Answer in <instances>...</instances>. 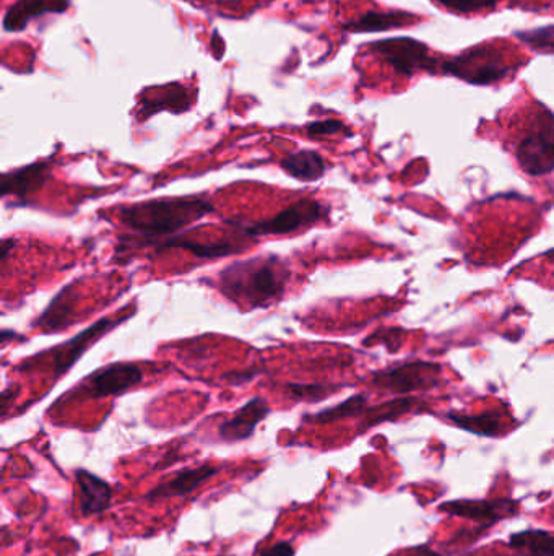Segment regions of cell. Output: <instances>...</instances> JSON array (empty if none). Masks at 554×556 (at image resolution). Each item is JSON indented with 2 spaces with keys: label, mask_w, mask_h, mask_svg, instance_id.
<instances>
[{
  "label": "cell",
  "mask_w": 554,
  "mask_h": 556,
  "mask_svg": "<svg viewBox=\"0 0 554 556\" xmlns=\"http://www.w3.org/2000/svg\"><path fill=\"white\" fill-rule=\"evenodd\" d=\"M546 259H550L551 262H554V249L553 251H548L545 254Z\"/></svg>",
  "instance_id": "cell-35"
},
{
  "label": "cell",
  "mask_w": 554,
  "mask_h": 556,
  "mask_svg": "<svg viewBox=\"0 0 554 556\" xmlns=\"http://www.w3.org/2000/svg\"><path fill=\"white\" fill-rule=\"evenodd\" d=\"M282 170L291 178L312 183L325 174V160L314 150H299L280 161Z\"/></svg>",
  "instance_id": "cell-19"
},
{
  "label": "cell",
  "mask_w": 554,
  "mask_h": 556,
  "mask_svg": "<svg viewBox=\"0 0 554 556\" xmlns=\"http://www.w3.org/2000/svg\"><path fill=\"white\" fill-rule=\"evenodd\" d=\"M259 556H295V548L290 542H277L262 548Z\"/></svg>",
  "instance_id": "cell-29"
},
{
  "label": "cell",
  "mask_w": 554,
  "mask_h": 556,
  "mask_svg": "<svg viewBox=\"0 0 554 556\" xmlns=\"http://www.w3.org/2000/svg\"><path fill=\"white\" fill-rule=\"evenodd\" d=\"M490 556H499V555H490Z\"/></svg>",
  "instance_id": "cell-37"
},
{
  "label": "cell",
  "mask_w": 554,
  "mask_h": 556,
  "mask_svg": "<svg viewBox=\"0 0 554 556\" xmlns=\"http://www.w3.org/2000/svg\"><path fill=\"white\" fill-rule=\"evenodd\" d=\"M340 132H348L347 127L342 121H337V119H325V121L311 122L306 126V134L311 137V139H319V137H324V135H334L340 134Z\"/></svg>",
  "instance_id": "cell-28"
},
{
  "label": "cell",
  "mask_w": 554,
  "mask_h": 556,
  "mask_svg": "<svg viewBox=\"0 0 554 556\" xmlns=\"http://www.w3.org/2000/svg\"><path fill=\"white\" fill-rule=\"evenodd\" d=\"M288 265L278 256H257L221 270L217 288L221 295L247 309L269 306L285 293Z\"/></svg>",
  "instance_id": "cell-1"
},
{
  "label": "cell",
  "mask_w": 554,
  "mask_h": 556,
  "mask_svg": "<svg viewBox=\"0 0 554 556\" xmlns=\"http://www.w3.org/2000/svg\"><path fill=\"white\" fill-rule=\"evenodd\" d=\"M416 405H418V400L403 397V399L390 400V402H386V404L366 409L363 423H361V431L369 430V428L381 425V423L384 422L397 420V418L402 417L405 413L412 412Z\"/></svg>",
  "instance_id": "cell-22"
},
{
  "label": "cell",
  "mask_w": 554,
  "mask_h": 556,
  "mask_svg": "<svg viewBox=\"0 0 554 556\" xmlns=\"http://www.w3.org/2000/svg\"><path fill=\"white\" fill-rule=\"evenodd\" d=\"M218 472H220L218 467L208 464L181 470L178 474L171 475L163 482L158 483L155 488L148 491L147 495L143 496V500L155 503V501L168 500V498L191 495L207 480L215 477Z\"/></svg>",
  "instance_id": "cell-13"
},
{
  "label": "cell",
  "mask_w": 554,
  "mask_h": 556,
  "mask_svg": "<svg viewBox=\"0 0 554 556\" xmlns=\"http://www.w3.org/2000/svg\"><path fill=\"white\" fill-rule=\"evenodd\" d=\"M168 248H181L191 251L195 256L200 257V259H217V257L231 256V254H236L238 251H243L244 246H239V244L233 243V241H210V243H204V241H195V239H182L179 236H173L171 239H165L163 243L160 244V251Z\"/></svg>",
  "instance_id": "cell-21"
},
{
  "label": "cell",
  "mask_w": 554,
  "mask_h": 556,
  "mask_svg": "<svg viewBox=\"0 0 554 556\" xmlns=\"http://www.w3.org/2000/svg\"><path fill=\"white\" fill-rule=\"evenodd\" d=\"M395 556H444L441 553L436 552L434 548L428 547V545H416V547L407 548L403 550L402 553Z\"/></svg>",
  "instance_id": "cell-30"
},
{
  "label": "cell",
  "mask_w": 554,
  "mask_h": 556,
  "mask_svg": "<svg viewBox=\"0 0 554 556\" xmlns=\"http://www.w3.org/2000/svg\"><path fill=\"white\" fill-rule=\"evenodd\" d=\"M516 70L517 67L507 62L499 49L477 46L441 62L439 74L452 75L470 85H493L507 79Z\"/></svg>",
  "instance_id": "cell-5"
},
{
  "label": "cell",
  "mask_w": 554,
  "mask_h": 556,
  "mask_svg": "<svg viewBox=\"0 0 554 556\" xmlns=\"http://www.w3.org/2000/svg\"><path fill=\"white\" fill-rule=\"evenodd\" d=\"M134 313L135 309L130 311V313L122 314V316L101 318L100 321L91 324L85 331L75 335V337L67 340L64 344L48 348V350L38 353L35 357L23 361L22 365L18 366V370H38L39 366H43L46 370L51 371L56 378H59L62 374L67 373L82 358L83 353L87 352L88 348L93 347L95 342H98L103 335L109 334L117 326H121L122 322L132 318Z\"/></svg>",
  "instance_id": "cell-3"
},
{
  "label": "cell",
  "mask_w": 554,
  "mask_h": 556,
  "mask_svg": "<svg viewBox=\"0 0 554 556\" xmlns=\"http://www.w3.org/2000/svg\"><path fill=\"white\" fill-rule=\"evenodd\" d=\"M327 215H329V207H325L321 202L314 199H301L277 213L275 217L246 223L238 228L249 238L290 235V233L322 222Z\"/></svg>",
  "instance_id": "cell-7"
},
{
  "label": "cell",
  "mask_w": 554,
  "mask_h": 556,
  "mask_svg": "<svg viewBox=\"0 0 554 556\" xmlns=\"http://www.w3.org/2000/svg\"><path fill=\"white\" fill-rule=\"evenodd\" d=\"M286 391L293 400L303 402H319L329 397V394L337 391L335 386H324V384H286Z\"/></svg>",
  "instance_id": "cell-26"
},
{
  "label": "cell",
  "mask_w": 554,
  "mask_h": 556,
  "mask_svg": "<svg viewBox=\"0 0 554 556\" xmlns=\"http://www.w3.org/2000/svg\"><path fill=\"white\" fill-rule=\"evenodd\" d=\"M18 391H20L18 387L13 391V386H10L2 392V405H0V409H2V415H4V417L7 410H9V400L12 399V396H17Z\"/></svg>",
  "instance_id": "cell-33"
},
{
  "label": "cell",
  "mask_w": 554,
  "mask_h": 556,
  "mask_svg": "<svg viewBox=\"0 0 554 556\" xmlns=\"http://www.w3.org/2000/svg\"><path fill=\"white\" fill-rule=\"evenodd\" d=\"M143 373L140 366L134 363H111L83 379L80 386L75 387L67 394L70 397H100L119 396L122 392L129 391L132 387L142 383Z\"/></svg>",
  "instance_id": "cell-8"
},
{
  "label": "cell",
  "mask_w": 554,
  "mask_h": 556,
  "mask_svg": "<svg viewBox=\"0 0 554 556\" xmlns=\"http://www.w3.org/2000/svg\"><path fill=\"white\" fill-rule=\"evenodd\" d=\"M78 295L75 292V282L62 288L61 292L54 296V300L49 303L48 308L44 309L43 314L38 316L33 327L44 332V334H54L62 332L74 322L75 303Z\"/></svg>",
  "instance_id": "cell-17"
},
{
  "label": "cell",
  "mask_w": 554,
  "mask_h": 556,
  "mask_svg": "<svg viewBox=\"0 0 554 556\" xmlns=\"http://www.w3.org/2000/svg\"><path fill=\"white\" fill-rule=\"evenodd\" d=\"M520 168L530 176H543L554 170V114L546 108L533 114L516 144Z\"/></svg>",
  "instance_id": "cell-4"
},
{
  "label": "cell",
  "mask_w": 554,
  "mask_h": 556,
  "mask_svg": "<svg viewBox=\"0 0 554 556\" xmlns=\"http://www.w3.org/2000/svg\"><path fill=\"white\" fill-rule=\"evenodd\" d=\"M374 56L384 64L392 67L395 74L402 77H413L416 72L436 74L441 72V61L431 54V49L421 41L413 38H390L369 44Z\"/></svg>",
  "instance_id": "cell-6"
},
{
  "label": "cell",
  "mask_w": 554,
  "mask_h": 556,
  "mask_svg": "<svg viewBox=\"0 0 554 556\" xmlns=\"http://www.w3.org/2000/svg\"><path fill=\"white\" fill-rule=\"evenodd\" d=\"M447 418L462 430L478 436L496 438L501 435L503 422L496 413H483V415H462V413H449Z\"/></svg>",
  "instance_id": "cell-23"
},
{
  "label": "cell",
  "mask_w": 554,
  "mask_h": 556,
  "mask_svg": "<svg viewBox=\"0 0 554 556\" xmlns=\"http://www.w3.org/2000/svg\"><path fill=\"white\" fill-rule=\"evenodd\" d=\"M454 14H477L483 10H494L501 0H433Z\"/></svg>",
  "instance_id": "cell-27"
},
{
  "label": "cell",
  "mask_w": 554,
  "mask_h": 556,
  "mask_svg": "<svg viewBox=\"0 0 554 556\" xmlns=\"http://www.w3.org/2000/svg\"><path fill=\"white\" fill-rule=\"evenodd\" d=\"M366 404H368L366 396L358 394V396L350 397V399L345 400L342 404L335 405V407L306 415L304 422L334 423L345 420V418L358 417V415H364V412H366Z\"/></svg>",
  "instance_id": "cell-24"
},
{
  "label": "cell",
  "mask_w": 554,
  "mask_h": 556,
  "mask_svg": "<svg viewBox=\"0 0 554 556\" xmlns=\"http://www.w3.org/2000/svg\"><path fill=\"white\" fill-rule=\"evenodd\" d=\"M72 7V0H17L5 12L2 27L7 33L26 30L36 18L62 15Z\"/></svg>",
  "instance_id": "cell-14"
},
{
  "label": "cell",
  "mask_w": 554,
  "mask_h": 556,
  "mask_svg": "<svg viewBox=\"0 0 554 556\" xmlns=\"http://www.w3.org/2000/svg\"><path fill=\"white\" fill-rule=\"evenodd\" d=\"M215 210L207 196L161 197L124 205L117 210L122 225L137 231L142 238L173 236L186 226L199 222ZM145 241V243H148ZM142 243V246L143 244Z\"/></svg>",
  "instance_id": "cell-2"
},
{
  "label": "cell",
  "mask_w": 554,
  "mask_h": 556,
  "mask_svg": "<svg viewBox=\"0 0 554 556\" xmlns=\"http://www.w3.org/2000/svg\"><path fill=\"white\" fill-rule=\"evenodd\" d=\"M192 106V93L187 88L182 87L181 83H168L161 87L147 88L142 93L139 101V119L147 121L153 114L161 111L181 114L189 111Z\"/></svg>",
  "instance_id": "cell-12"
},
{
  "label": "cell",
  "mask_w": 554,
  "mask_h": 556,
  "mask_svg": "<svg viewBox=\"0 0 554 556\" xmlns=\"http://www.w3.org/2000/svg\"><path fill=\"white\" fill-rule=\"evenodd\" d=\"M507 547L519 556H554V534L548 530H522L509 537Z\"/></svg>",
  "instance_id": "cell-20"
},
{
  "label": "cell",
  "mask_w": 554,
  "mask_h": 556,
  "mask_svg": "<svg viewBox=\"0 0 554 556\" xmlns=\"http://www.w3.org/2000/svg\"><path fill=\"white\" fill-rule=\"evenodd\" d=\"M269 413L270 407L267 400L262 397H254L234 413L230 420L221 423L220 430H218L220 438L226 443H236V441L251 438L257 425L264 422Z\"/></svg>",
  "instance_id": "cell-16"
},
{
  "label": "cell",
  "mask_w": 554,
  "mask_h": 556,
  "mask_svg": "<svg viewBox=\"0 0 554 556\" xmlns=\"http://www.w3.org/2000/svg\"><path fill=\"white\" fill-rule=\"evenodd\" d=\"M212 2H217V4H233L234 0H212Z\"/></svg>",
  "instance_id": "cell-36"
},
{
  "label": "cell",
  "mask_w": 554,
  "mask_h": 556,
  "mask_svg": "<svg viewBox=\"0 0 554 556\" xmlns=\"http://www.w3.org/2000/svg\"><path fill=\"white\" fill-rule=\"evenodd\" d=\"M51 170L52 157L35 161L17 170L7 171L0 176V196L2 199L13 196L18 200H25L48 183Z\"/></svg>",
  "instance_id": "cell-11"
},
{
  "label": "cell",
  "mask_w": 554,
  "mask_h": 556,
  "mask_svg": "<svg viewBox=\"0 0 554 556\" xmlns=\"http://www.w3.org/2000/svg\"><path fill=\"white\" fill-rule=\"evenodd\" d=\"M522 43L527 44L535 53H554V25L535 30L516 33Z\"/></svg>",
  "instance_id": "cell-25"
},
{
  "label": "cell",
  "mask_w": 554,
  "mask_h": 556,
  "mask_svg": "<svg viewBox=\"0 0 554 556\" xmlns=\"http://www.w3.org/2000/svg\"><path fill=\"white\" fill-rule=\"evenodd\" d=\"M439 511L447 516L464 517L486 530L494 524L519 514L520 503L511 498L498 500H454L439 504Z\"/></svg>",
  "instance_id": "cell-10"
},
{
  "label": "cell",
  "mask_w": 554,
  "mask_h": 556,
  "mask_svg": "<svg viewBox=\"0 0 554 556\" xmlns=\"http://www.w3.org/2000/svg\"><path fill=\"white\" fill-rule=\"evenodd\" d=\"M13 246H15V239H2V244H0V264L5 265V261H7V257H9Z\"/></svg>",
  "instance_id": "cell-32"
},
{
  "label": "cell",
  "mask_w": 554,
  "mask_h": 556,
  "mask_svg": "<svg viewBox=\"0 0 554 556\" xmlns=\"http://www.w3.org/2000/svg\"><path fill=\"white\" fill-rule=\"evenodd\" d=\"M257 374V370H251V371H246V373H231V374H226V378L230 379V383H233L234 379L239 378V376H241V379H239V384L241 383H246V381H251L252 378H254V376H256Z\"/></svg>",
  "instance_id": "cell-34"
},
{
  "label": "cell",
  "mask_w": 554,
  "mask_h": 556,
  "mask_svg": "<svg viewBox=\"0 0 554 556\" xmlns=\"http://www.w3.org/2000/svg\"><path fill=\"white\" fill-rule=\"evenodd\" d=\"M78 511L83 517L100 516L108 511L113 500V490L108 482L88 470H77Z\"/></svg>",
  "instance_id": "cell-15"
},
{
  "label": "cell",
  "mask_w": 554,
  "mask_h": 556,
  "mask_svg": "<svg viewBox=\"0 0 554 556\" xmlns=\"http://www.w3.org/2000/svg\"><path fill=\"white\" fill-rule=\"evenodd\" d=\"M413 20L415 17L407 12H366L350 22L343 23L342 30L348 33H381L407 27Z\"/></svg>",
  "instance_id": "cell-18"
},
{
  "label": "cell",
  "mask_w": 554,
  "mask_h": 556,
  "mask_svg": "<svg viewBox=\"0 0 554 556\" xmlns=\"http://www.w3.org/2000/svg\"><path fill=\"white\" fill-rule=\"evenodd\" d=\"M441 376V366L426 361L405 363L392 370L374 374L373 386L394 394H408L413 391H426L436 387Z\"/></svg>",
  "instance_id": "cell-9"
},
{
  "label": "cell",
  "mask_w": 554,
  "mask_h": 556,
  "mask_svg": "<svg viewBox=\"0 0 554 556\" xmlns=\"http://www.w3.org/2000/svg\"><path fill=\"white\" fill-rule=\"evenodd\" d=\"M210 49H212V53L215 54L217 59H221L223 54H225V43L221 40L220 35H218V31L215 30L212 33V40H210Z\"/></svg>",
  "instance_id": "cell-31"
}]
</instances>
